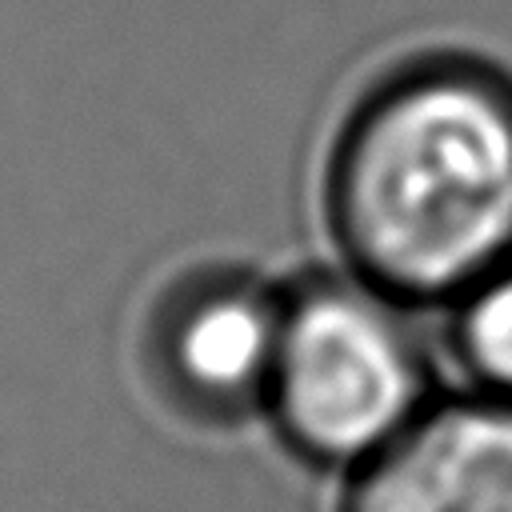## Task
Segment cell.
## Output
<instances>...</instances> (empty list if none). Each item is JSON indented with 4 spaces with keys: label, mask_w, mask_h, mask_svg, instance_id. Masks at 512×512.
<instances>
[{
    "label": "cell",
    "mask_w": 512,
    "mask_h": 512,
    "mask_svg": "<svg viewBox=\"0 0 512 512\" xmlns=\"http://www.w3.org/2000/svg\"><path fill=\"white\" fill-rule=\"evenodd\" d=\"M336 264L436 316L512 256V72L416 48L372 72L320 164Z\"/></svg>",
    "instance_id": "6da1fadb"
},
{
    "label": "cell",
    "mask_w": 512,
    "mask_h": 512,
    "mask_svg": "<svg viewBox=\"0 0 512 512\" xmlns=\"http://www.w3.org/2000/svg\"><path fill=\"white\" fill-rule=\"evenodd\" d=\"M424 316L340 264L288 276L260 416L276 444L340 480L396 440L440 396Z\"/></svg>",
    "instance_id": "7a4b0ae2"
},
{
    "label": "cell",
    "mask_w": 512,
    "mask_h": 512,
    "mask_svg": "<svg viewBox=\"0 0 512 512\" xmlns=\"http://www.w3.org/2000/svg\"><path fill=\"white\" fill-rule=\"evenodd\" d=\"M280 320L284 280L240 260L188 264L144 304L136 328L140 380L184 428H244L264 416Z\"/></svg>",
    "instance_id": "3957f363"
},
{
    "label": "cell",
    "mask_w": 512,
    "mask_h": 512,
    "mask_svg": "<svg viewBox=\"0 0 512 512\" xmlns=\"http://www.w3.org/2000/svg\"><path fill=\"white\" fill-rule=\"evenodd\" d=\"M332 512H512V404L440 388L396 440L340 476Z\"/></svg>",
    "instance_id": "277c9868"
},
{
    "label": "cell",
    "mask_w": 512,
    "mask_h": 512,
    "mask_svg": "<svg viewBox=\"0 0 512 512\" xmlns=\"http://www.w3.org/2000/svg\"><path fill=\"white\" fill-rule=\"evenodd\" d=\"M440 360L456 388L512 404V256L472 280L440 312Z\"/></svg>",
    "instance_id": "5b68a950"
}]
</instances>
